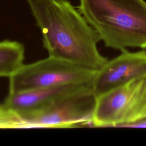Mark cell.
I'll return each instance as SVG.
<instances>
[{
	"instance_id": "6da1fadb",
	"label": "cell",
	"mask_w": 146,
	"mask_h": 146,
	"mask_svg": "<svg viewBox=\"0 0 146 146\" xmlns=\"http://www.w3.org/2000/svg\"><path fill=\"white\" fill-rule=\"evenodd\" d=\"M48 56L97 71L108 60L98 51L100 38L68 0H26Z\"/></svg>"
},
{
	"instance_id": "7a4b0ae2",
	"label": "cell",
	"mask_w": 146,
	"mask_h": 146,
	"mask_svg": "<svg viewBox=\"0 0 146 146\" xmlns=\"http://www.w3.org/2000/svg\"><path fill=\"white\" fill-rule=\"evenodd\" d=\"M78 9L106 47L146 48L144 0H79Z\"/></svg>"
},
{
	"instance_id": "3957f363",
	"label": "cell",
	"mask_w": 146,
	"mask_h": 146,
	"mask_svg": "<svg viewBox=\"0 0 146 146\" xmlns=\"http://www.w3.org/2000/svg\"><path fill=\"white\" fill-rule=\"evenodd\" d=\"M96 71L89 70L53 56L23 64L9 78V94L76 84L90 86Z\"/></svg>"
},
{
	"instance_id": "277c9868",
	"label": "cell",
	"mask_w": 146,
	"mask_h": 146,
	"mask_svg": "<svg viewBox=\"0 0 146 146\" xmlns=\"http://www.w3.org/2000/svg\"><path fill=\"white\" fill-rule=\"evenodd\" d=\"M146 119V76L98 97L91 123L95 127L128 124Z\"/></svg>"
},
{
	"instance_id": "5b68a950",
	"label": "cell",
	"mask_w": 146,
	"mask_h": 146,
	"mask_svg": "<svg viewBox=\"0 0 146 146\" xmlns=\"http://www.w3.org/2000/svg\"><path fill=\"white\" fill-rule=\"evenodd\" d=\"M97 97L82 86L58 98L46 108L22 119L26 128H65L91 123Z\"/></svg>"
},
{
	"instance_id": "8992f818",
	"label": "cell",
	"mask_w": 146,
	"mask_h": 146,
	"mask_svg": "<svg viewBox=\"0 0 146 146\" xmlns=\"http://www.w3.org/2000/svg\"><path fill=\"white\" fill-rule=\"evenodd\" d=\"M145 76L146 51L129 52L125 50L96 71L91 88L98 97L133 79Z\"/></svg>"
},
{
	"instance_id": "52a82bcc",
	"label": "cell",
	"mask_w": 146,
	"mask_h": 146,
	"mask_svg": "<svg viewBox=\"0 0 146 146\" xmlns=\"http://www.w3.org/2000/svg\"><path fill=\"white\" fill-rule=\"evenodd\" d=\"M82 86H84L68 84L9 93L2 105L23 119L39 112L60 96Z\"/></svg>"
},
{
	"instance_id": "ba28073f",
	"label": "cell",
	"mask_w": 146,
	"mask_h": 146,
	"mask_svg": "<svg viewBox=\"0 0 146 146\" xmlns=\"http://www.w3.org/2000/svg\"><path fill=\"white\" fill-rule=\"evenodd\" d=\"M25 47L20 42L0 41V77L10 78L23 64Z\"/></svg>"
},
{
	"instance_id": "9c48e42d",
	"label": "cell",
	"mask_w": 146,
	"mask_h": 146,
	"mask_svg": "<svg viewBox=\"0 0 146 146\" xmlns=\"http://www.w3.org/2000/svg\"><path fill=\"white\" fill-rule=\"evenodd\" d=\"M26 128L21 117L13 111L0 106V128Z\"/></svg>"
},
{
	"instance_id": "30bf717a",
	"label": "cell",
	"mask_w": 146,
	"mask_h": 146,
	"mask_svg": "<svg viewBox=\"0 0 146 146\" xmlns=\"http://www.w3.org/2000/svg\"><path fill=\"white\" fill-rule=\"evenodd\" d=\"M0 106H1V105H0Z\"/></svg>"
}]
</instances>
